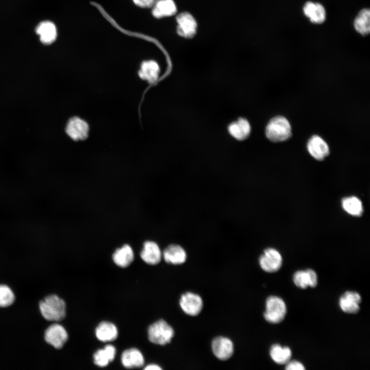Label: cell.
Masks as SVG:
<instances>
[{
    "label": "cell",
    "instance_id": "cell-1",
    "mask_svg": "<svg viewBox=\"0 0 370 370\" xmlns=\"http://www.w3.org/2000/svg\"><path fill=\"white\" fill-rule=\"evenodd\" d=\"M38 306L42 317L47 322L58 323L66 317V303L56 294L46 295L39 302Z\"/></svg>",
    "mask_w": 370,
    "mask_h": 370
},
{
    "label": "cell",
    "instance_id": "cell-2",
    "mask_svg": "<svg viewBox=\"0 0 370 370\" xmlns=\"http://www.w3.org/2000/svg\"><path fill=\"white\" fill-rule=\"evenodd\" d=\"M266 136L271 141H285L291 136V127L288 120L283 116L271 119L266 127Z\"/></svg>",
    "mask_w": 370,
    "mask_h": 370
},
{
    "label": "cell",
    "instance_id": "cell-3",
    "mask_svg": "<svg viewBox=\"0 0 370 370\" xmlns=\"http://www.w3.org/2000/svg\"><path fill=\"white\" fill-rule=\"evenodd\" d=\"M286 312V305L282 299L274 295L267 299L264 317L268 322L272 324L281 322L284 319Z\"/></svg>",
    "mask_w": 370,
    "mask_h": 370
},
{
    "label": "cell",
    "instance_id": "cell-4",
    "mask_svg": "<svg viewBox=\"0 0 370 370\" xmlns=\"http://www.w3.org/2000/svg\"><path fill=\"white\" fill-rule=\"evenodd\" d=\"M174 334L172 327L163 320L152 324L148 329L149 339L156 344L163 345L170 343Z\"/></svg>",
    "mask_w": 370,
    "mask_h": 370
},
{
    "label": "cell",
    "instance_id": "cell-5",
    "mask_svg": "<svg viewBox=\"0 0 370 370\" xmlns=\"http://www.w3.org/2000/svg\"><path fill=\"white\" fill-rule=\"evenodd\" d=\"M43 337L45 342L55 349L62 348L68 339L65 328L58 323L49 324L44 330Z\"/></svg>",
    "mask_w": 370,
    "mask_h": 370
},
{
    "label": "cell",
    "instance_id": "cell-6",
    "mask_svg": "<svg viewBox=\"0 0 370 370\" xmlns=\"http://www.w3.org/2000/svg\"><path fill=\"white\" fill-rule=\"evenodd\" d=\"M259 264L261 268L265 272H275L282 266V257L276 249L267 248L260 257Z\"/></svg>",
    "mask_w": 370,
    "mask_h": 370
},
{
    "label": "cell",
    "instance_id": "cell-7",
    "mask_svg": "<svg viewBox=\"0 0 370 370\" xmlns=\"http://www.w3.org/2000/svg\"><path fill=\"white\" fill-rule=\"evenodd\" d=\"M177 32L184 38L193 37L196 33L197 24L193 16L188 12L180 13L176 18Z\"/></svg>",
    "mask_w": 370,
    "mask_h": 370
},
{
    "label": "cell",
    "instance_id": "cell-8",
    "mask_svg": "<svg viewBox=\"0 0 370 370\" xmlns=\"http://www.w3.org/2000/svg\"><path fill=\"white\" fill-rule=\"evenodd\" d=\"M89 127L83 119L73 117L70 118L66 126V133L73 140H83L88 136Z\"/></svg>",
    "mask_w": 370,
    "mask_h": 370
},
{
    "label": "cell",
    "instance_id": "cell-9",
    "mask_svg": "<svg viewBox=\"0 0 370 370\" xmlns=\"http://www.w3.org/2000/svg\"><path fill=\"white\" fill-rule=\"evenodd\" d=\"M179 305L184 313L191 316H195L201 311L203 302L199 295L188 292L181 296Z\"/></svg>",
    "mask_w": 370,
    "mask_h": 370
},
{
    "label": "cell",
    "instance_id": "cell-10",
    "mask_svg": "<svg viewBox=\"0 0 370 370\" xmlns=\"http://www.w3.org/2000/svg\"><path fill=\"white\" fill-rule=\"evenodd\" d=\"M212 350L215 356L221 360L230 358L234 351L233 344L229 338L218 337L213 339L211 344Z\"/></svg>",
    "mask_w": 370,
    "mask_h": 370
},
{
    "label": "cell",
    "instance_id": "cell-11",
    "mask_svg": "<svg viewBox=\"0 0 370 370\" xmlns=\"http://www.w3.org/2000/svg\"><path fill=\"white\" fill-rule=\"evenodd\" d=\"M361 297L357 292L347 291L340 298L339 304L341 310L347 313L355 314L360 310Z\"/></svg>",
    "mask_w": 370,
    "mask_h": 370
},
{
    "label": "cell",
    "instance_id": "cell-12",
    "mask_svg": "<svg viewBox=\"0 0 370 370\" xmlns=\"http://www.w3.org/2000/svg\"><path fill=\"white\" fill-rule=\"evenodd\" d=\"M307 148L310 155L318 160H323L329 153L327 143L318 135H314L309 139Z\"/></svg>",
    "mask_w": 370,
    "mask_h": 370
},
{
    "label": "cell",
    "instance_id": "cell-13",
    "mask_svg": "<svg viewBox=\"0 0 370 370\" xmlns=\"http://www.w3.org/2000/svg\"><path fill=\"white\" fill-rule=\"evenodd\" d=\"M292 279L295 285L301 289H306L308 287L314 288L318 284L317 274L311 269L296 271Z\"/></svg>",
    "mask_w": 370,
    "mask_h": 370
},
{
    "label": "cell",
    "instance_id": "cell-14",
    "mask_svg": "<svg viewBox=\"0 0 370 370\" xmlns=\"http://www.w3.org/2000/svg\"><path fill=\"white\" fill-rule=\"evenodd\" d=\"M142 260L150 265H156L161 259L162 253L158 244L153 241L147 240L144 243L140 253Z\"/></svg>",
    "mask_w": 370,
    "mask_h": 370
},
{
    "label": "cell",
    "instance_id": "cell-15",
    "mask_svg": "<svg viewBox=\"0 0 370 370\" xmlns=\"http://www.w3.org/2000/svg\"><path fill=\"white\" fill-rule=\"evenodd\" d=\"M162 255L164 261L169 264L180 265L187 260V253L180 245L171 244L164 250Z\"/></svg>",
    "mask_w": 370,
    "mask_h": 370
},
{
    "label": "cell",
    "instance_id": "cell-16",
    "mask_svg": "<svg viewBox=\"0 0 370 370\" xmlns=\"http://www.w3.org/2000/svg\"><path fill=\"white\" fill-rule=\"evenodd\" d=\"M41 42L48 45L52 43L57 36V30L55 25L49 21L40 23L35 28Z\"/></svg>",
    "mask_w": 370,
    "mask_h": 370
},
{
    "label": "cell",
    "instance_id": "cell-17",
    "mask_svg": "<svg viewBox=\"0 0 370 370\" xmlns=\"http://www.w3.org/2000/svg\"><path fill=\"white\" fill-rule=\"evenodd\" d=\"M228 132L234 139L238 140L246 139L251 133V126L245 118H239L231 123L228 127Z\"/></svg>",
    "mask_w": 370,
    "mask_h": 370
},
{
    "label": "cell",
    "instance_id": "cell-18",
    "mask_svg": "<svg viewBox=\"0 0 370 370\" xmlns=\"http://www.w3.org/2000/svg\"><path fill=\"white\" fill-rule=\"evenodd\" d=\"M303 12L312 23L321 24L325 20V8L319 3L307 2L304 5Z\"/></svg>",
    "mask_w": 370,
    "mask_h": 370
},
{
    "label": "cell",
    "instance_id": "cell-19",
    "mask_svg": "<svg viewBox=\"0 0 370 370\" xmlns=\"http://www.w3.org/2000/svg\"><path fill=\"white\" fill-rule=\"evenodd\" d=\"M160 72L158 64L153 60L143 62L138 71V75L142 80L153 83L158 79Z\"/></svg>",
    "mask_w": 370,
    "mask_h": 370
},
{
    "label": "cell",
    "instance_id": "cell-20",
    "mask_svg": "<svg viewBox=\"0 0 370 370\" xmlns=\"http://www.w3.org/2000/svg\"><path fill=\"white\" fill-rule=\"evenodd\" d=\"M177 11L173 0H158L153 5L152 14L156 18L169 17L174 15Z\"/></svg>",
    "mask_w": 370,
    "mask_h": 370
},
{
    "label": "cell",
    "instance_id": "cell-21",
    "mask_svg": "<svg viewBox=\"0 0 370 370\" xmlns=\"http://www.w3.org/2000/svg\"><path fill=\"white\" fill-rule=\"evenodd\" d=\"M121 362L124 367L131 368L142 366L144 360L142 354L139 350L131 348L122 353Z\"/></svg>",
    "mask_w": 370,
    "mask_h": 370
},
{
    "label": "cell",
    "instance_id": "cell-22",
    "mask_svg": "<svg viewBox=\"0 0 370 370\" xmlns=\"http://www.w3.org/2000/svg\"><path fill=\"white\" fill-rule=\"evenodd\" d=\"M134 254L132 247L125 244L115 250L113 254L114 263L120 267H126L134 260Z\"/></svg>",
    "mask_w": 370,
    "mask_h": 370
},
{
    "label": "cell",
    "instance_id": "cell-23",
    "mask_svg": "<svg viewBox=\"0 0 370 370\" xmlns=\"http://www.w3.org/2000/svg\"><path fill=\"white\" fill-rule=\"evenodd\" d=\"M97 338L102 342H109L115 340L118 336V330L116 326L112 323L102 322L96 329Z\"/></svg>",
    "mask_w": 370,
    "mask_h": 370
},
{
    "label": "cell",
    "instance_id": "cell-24",
    "mask_svg": "<svg viewBox=\"0 0 370 370\" xmlns=\"http://www.w3.org/2000/svg\"><path fill=\"white\" fill-rule=\"evenodd\" d=\"M116 353V349L113 345H106L103 349H99L94 354V362L99 366H106L114 360Z\"/></svg>",
    "mask_w": 370,
    "mask_h": 370
},
{
    "label": "cell",
    "instance_id": "cell-25",
    "mask_svg": "<svg viewBox=\"0 0 370 370\" xmlns=\"http://www.w3.org/2000/svg\"><path fill=\"white\" fill-rule=\"evenodd\" d=\"M269 354L272 360L279 364H286L292 356V351L289 347H282L278 344L271 347Z\"/></svg>",
    "mask_w": 370,
    "mask_h": 370
},
{
    "label": "cell",
    "instance_id": "cell-26",
    "mask_svg": "<svg viewBox=\"0 0 370 370\" xmlns=\"http://www.w3.org/2000/svg\"><path fill=\"white\" fill-rule=\"evenodd\" d=\"M354 27L360 34L365 35L370 31V11L369 9H363L358 14L354 21Z\"/></svg>",
    "mask_w": 370,
    "mask_h": 370
},
{
    "label": "cell",
    "instance_id": "cell-27",
    "mask_svg": "<svg viewBox=\"0 0 370 370\" xmlns=\"http://www.w3.org/2000/svg\"><path fill=\"white\" fill-rule=\"evenodd\" d=\"M343 209L349 214L360 216L363 211L361 201L357 197L350 196L343 198L342 200Z\"/></svg>",
    "mask_w": 370,
    "mask_h": 370
},
{
    "label": "cell",
    "instance_id": "cell-28",
    "mask_svg": "<svg viewBox=\"0 0 370 370\" xmlns=\"http://www.w3.org/2000/svg\"><path fill=\"white\" fill-rule=\"evenodd\" d=\"M15 301V295L12 288L8 285L0 283V308L11 306Z\"/></svg>",
    "mask_w": 370,
    "mask_h": 370
},
{
    "label": "cell",
    "instance_id": "cell-29",
    "mask_svg": "<svg viewBox=\"0 0 370 370\" xmlns=\"http://www.w3.org/2000/svg\"><path fill=\"white\" fill-rule=\"evenodd\" d=\"M285 369L286 370H304L305 368L300 362L296 360H290L286 364Z\"/></svg>",
    "mask_w": 370,
    "mask_h": 370
},
{
    "label": "cell",
    "instance_id": "cell-30",
    "mask_svg": "<svg viewBox=\"0 0 370 370\" xmlns=\"http://www.w3.org/2000/svg\"><path fill=\"white\" fill-rule=\"evenodd\" d=\"M137 6L142 8H149L154 5L156 0H133Z\"/></svg>",
    "mask_w": 370,
    "mask_h": 370
},
{
    "label": "cell",
    "instance_id": "cell-31",
    "mask_svg": "<svg viewBox=\"0 0 370 370\" xmlns=\"http://www.w3.org/2000/svg\"><path fill=\"white\" fill-rule=\"evenodd\" d=\"M144 369L145 370H160L161 368L156 364H150L146 366Z\"/></svg>",
    "mask_w": 370,
    "mask_h": 370
}]
</instances>
